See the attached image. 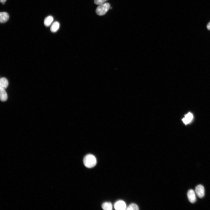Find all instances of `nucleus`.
<instances>
[{
  "label": "nucleus",
  "instance_id": "15",
  "mask_svg": "<svg viewBox=\"0 0 210 210\" xmlns=\"http://www.w3.org/2000/svg\"><path fill=\"white\" fill-rule=\"evenodd\" d=\"M206 27L208 30H210V22L207 24Z\"/></svg>",
  "mask_w": 210,
  "mask_h": 210
},
{
  "label": "nucleus",
  "instance_id": "9",
  "mask_svg": "<svg viewBox=\"0 0 210 210\" xmlns=\"http://www.w3.org/2000/svg\"><path fill=\"white\" fill-rule=\"evenodd\" d=\"M8 82L5 78L2 77L0 80V88L6 89L8 87Z\"/></svg>",
  "mask_w": 210,
  "mask_h": 210
},
{
  "label": "nucleus",
  "instance_id": "1",
  "mask_svg": "<svg viewBox=\"0 0 210 210\" xmlns=\"http://www.w3.org/2000/svg\"><path fill=\"white\" fill-rule=\"evenodd\" d=\"M97 159L94 156L91 154L86 155L83 159V163L86 167L88 168L93 167L97 164Z\"/></svg>",
  "mask_w": 210,
  "mask_h": 210
},
{
  "label": "nucleus",
  "instance_id": "12",
  "mask_svg": "<svg viewBox=\"0 0 210 210\" xmlns=\"http://www.w3.org/2000/svg\"><path fill=\"white\" fill-rule=\"evenodd\" d=\"M53 20V17L50 15L48 16L45 18L44 21V24L46 27H48L51 24Z\"/></svg>",
  "mask_w": 210,
  "mask_h": 210
},
{
  "label": "nucleus",
  "instance_id": "2",
  "mask_svg": "<svg viewBox=\"0 0 210 210\" xmlns=\"http://www.w3.org/2000/svg\"><path fill=\"white\" fill-rule=\"evenodd\" d=\"M110 8V5L108 3H104L100 4L96 9V13L99 15H103L107 13Z\"/></svg>",
  "mask_w": 210,
  "mask_h": 210
},
{
  "label": "nucleus",
  "instance_id": "14",
  "mask_svg": "<svg viewBox=\"0 0 210 210\" xmlns=\"http://www.w3.org/2000/svg\"><path fill=\"white\" fill-rule=\"evenodd\" d=\"M107 0H94V3L97 5H99L104 3Z\"/></svg>",
  "mask_w": 210,
  "mask_h": 210
},
{
  "label": "nucleus",
  "instance_id": "3",
  "mask_svg": "<svg viewBox=\"0 0 210 210\" xmlns=\"http://www.w3.org/2000/svg\"><path fill=\"white\" fill-rule=\"evenodd\" d=\"M195 192L197 196L200 198H203L205 194L204 189L201 185H199L197 186L195 188Z\"/></svg>",
  "mask_w": 210,
  "mask_h": 210
},
{
  "label": "nucleus",
  "instance_id": "6",
  "mask_svg": "<svg viewBox=\"0 0 210 210\" xmlns=\"http://www.w3.org/2000/svg\"><path fill=\"white\" fill-rule=\"evenodd\" d=\"M193 118V116L192 114L189 112L185 115L184 117L182 119V120L184 124L186 125L191 122Z\"/></svg>",
  "mask_w": 210,
  "mask_h": 210
},
{
  "label": "nucleus",
  "instance_id": "7",
  "mask_svg": "<svg viewBox=\"0 0 210 210\" xmlns=\"http://www.w3.org/2000/svg\"><path fill=\"white\" fill-rule=\"evenodd\" d=\"M9 15L6 12H1L0 13V22L4 23L6 22L9 19Z\"/></svg>",
  "mask_w": 210,
  "mask_h": 210
},
{
  "label": "nucleus",
  "instance_id": "10",
  "mask_svg": "<svg viewBox=\"0 0 210 210\" xmlns=\"http://www.w3.org/2000/svg\"><path fill=\"white\" fill-rule=\"evenodd\" d=\"M60 26V24L58 22H55L52 23L50 27V31L52 32H56L58 30Z\"/></svg>",
  "mask_w": 210,
  "mask_h": 210
},
{
  "label": "nucleus",
  "instance_id": "8",
  "mask_svg": "<svg viewBox=\"0 0 210 210\" xmlns=\"http://www.w3.org/2000/svg\"><path fill=\"white\" fill-rule=\"evenodd\" d=\"M0 100L2 102H5L8 99V95L5 89L0 88Z\"/></svg>",
  "mask_w": 210,
  "mask_h": 210
},
{
  "label": "nucleus",
  "instance_id": "5",
  "mask_svg": "<svg viewBox=\"0 0 210 210\" xmlns=\"http://www.w3.org/2000/svg\"><path fill=\"white\" fill-rule=\"evenodd\" d=\"M187 197L189 202L192 203H194L196 201V197L194 191L190 190L187 193Z\"/></svg>",
  "mask_w": 210,
  "mask_h": 210
},
{
  "label": "nucleus",
  "instance_id": "11",
  "mask_svg": "<svg viewBox=\"0 0 210 210\" xmlns=\"http://www.w3.org/2000/svg\"><path fill=\"white\" fill-rule=\"evenodd\" d=\"M102 207L104 210H111L112 209L113 206L111 202H105L102 204Z\"/></svg>",
  "mask_w": 210,
  "mask_h": 210
},
{
  "label": "nucleus",
  "instance_id": "16",
  "mask_svg": "<svg viewBox=\"0 0 210 210\" xmlns=\"http://www.w3.org/2000/svg\"><path fill=\"white\" fill-rule=\"evenodd\" d=\"M0 2L2 3H4L6 0H0Z\"/></svg>",
  "mask_w": 210,
  "mask_h": 210
},
{
  "label": "nucleus",
  "instance_id": "13",
  "mask_svg": "<svg viewBox=\"0 0 210 210\" xmlns=\"http://www.w3.org/2000/svg\"><path fill=\"white\" fill-rule=\"evenodd\" d=\"M127 210H138L139 209L138 206L134 203H131L126 209Z\"/></svg>",
  "mask_w": 210,
  "mask_h": 210
},
{
  "label": "nucleus",
  "instance_id": "4",
  "mask_svg": "<svg viewBox=\"0 0 210 210\" xmlns=\"http://www.w3.org/2000/svg\"><path fill=\"white\" fill-rule=\"evenodd\" d=\"M114 207L115 209L117 210H124L126 209L125 202L121 200L116 202L114 205Z\"/></svg>",
  "mask_w": 210,
  "mask_h": 210
}]
</instances>
